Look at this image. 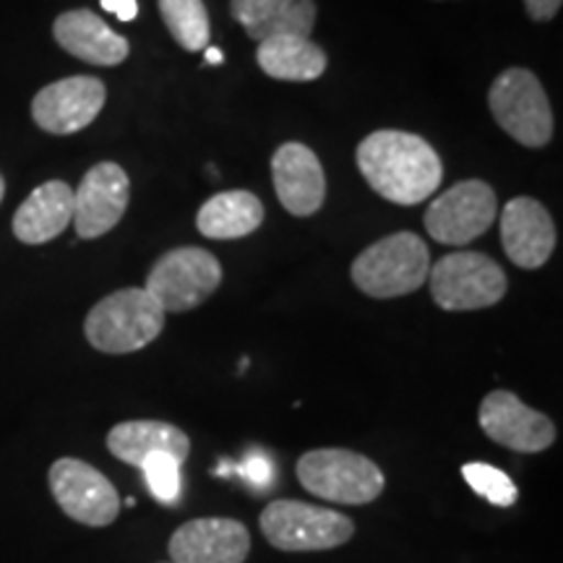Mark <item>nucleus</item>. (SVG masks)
<instances>
[{"label":"nucleus","mask_w":563,"mask_h":563,"mask_svg":"<svg viewBox=\"0 0 563 563\" xmlns=\"http://www.w3.org/2000/svg\"><path fill=\"white\" fill-rule=\"evenodd\" d=\"M357 170L382 199L415 207L431 199L443 180V165L426 139L407 131H376L357 144Z\"/></svg>","instance_id":"f257e3e1"},{"label":"nucleus","mask_w":563,"mask_h":563,"mask_svg":"<svg viewBox=\"0 0 563 563\" xmlns=\"http://www.w3.org/2000/svg\"><path fill=\"white\" fill-rule=\"evenodd\" d=\"M165 329V311L144 287H125L91 308L84 334L95 350L108 355H129L144 350Z\"/></svg>","instance_id":"f03ea898"},{"label":"nucleus","mask_w":563,"mask_h":563,"mask_svg":"<svg viewBox=\"0 0 563 563\" xmlns=\"http://www.w3.org/2000/svg\"><path fill=\"white\" fill-rule=\"evenodd\" d=\"M431 272V251L415 232H394L352 264V282L371 298L389 300L420 290Z\"/></svg>","instance_id":"7ed1b4c3"},{"label":"nucleus","mask_w":563,"mask_h":563,"mask_svg":"<svg viewBox=\"0 0 563 563\" xmlns=\"http://www.w3.org/2000/svg\"><path fill=\"white\" fill-rule=\"evenodd\" d=\"M302 488L323 501L363 506L373 504L386 488V477L376 462L350 449H313L298 460Z\"/></svg>","instance_id":"20e7f679"},{"label":"nucleus","mask_w":563,"mask_h":563,"mask_svg":"<svg viewBox=\"0 0 563 563\" xmlns=\"http://www.w3.org/2000/svg\"><path fill=\"white\" fill-rule=\"evenodd\" d=\"M262 534L272 548L285 553L332 551L350 543L355 525L344 514L292 498L272 501L258 517Z\"/></svg>","instance_id":"39448f33"},{"label":"nucleus","mask_w":563,"mask_h":563,"mask_svg":"<svg viewBox=\"0 0 563 563\" xmlns=\"http://www.w3.org/2000/svg\"><path fill=\"white\" fill-rule=\"evenodd\" d=\"M493 118L514 141L540 150L553 139V110L538 76L527 68H509L490 84Z\"/></svg>","instance_id":"423d86ee"},{"label":"nucleus","mask_w":563,"mask_h":563,"mask_svg":"<svg viewBox=\"0 0 563 563\" xmlns=\"http://www.w3.org/2000/svg\"><path fill=\"white\" fill-rule=\"evenodd\" d=\"M431 295L443 311H481L504 300L506 272L490 256L477 251H456L443 256L428 272Z\"/></svg>","instance_id":"0eeeda50"},{"label":"nucleus","mask_w":563,"mask_h":563,"mask_svg":"<svg viewBox=\"0 0 563 563\" xmlns=\"http://www.w3.org/2000/svg\"><path fill=\"white\" fill-rule=\"evenodd\" d=\"M222 285V266L203 249H175L157 258L144 290L165 313H186L201 306Z\"/></svg>","instance_id":"6e6552de"},{"label":"nucleus","mask_w":563,"mask_h":563,"mask_svg":"<svg viewBox=\"0 0 563 563\" xmlns=\"http://www.w3.org/2000/svg\"><path fill=\"white\" fill-rule=\"evenodd\" d=\"M53 498L74 522L87 527H108L121 514V496L115 485L91 464L63 456L51 467L47 475Z\"/></svg>","instance_id":"1a4fd4ad"},{"label":"nucleus","mask_w":563,"mask_h":563,"mask_svg":"<svg viewBox=\"0 0 563 563\" xmlns=\"http://www.w3.org/2000/svg\"><path fill=\"white\" fill-rule=\"evenodd\" d=\"M498 217L496 191L483 180H462L431 201L426 230L435 243L467 245L485 235Z\"/></svg>","instance_id":"9d476101"},{"label":"nucleus","mask_w":563,"mask_h":563,"mask_svg":"<svg viewBox=\"0 0 563 563\" xmlns=\"http://www.w3.org/2000/svg\"><path fill=\"white\" fill-rule=\"evenodd\" d=\"M477 420L490 441L511 449V452L538 454L555 443V426L551 418L527 407L517 394L506 389L485 394Z\"/></svg>","instance_id":"9b49d317"},{"label":"nucleus","mask_w":563,"mask_h":563,"mask_svg":"<svg viewBox=\"0 0 563 563\" xmlns=\"http://www.w3.org/2000/svg\"><path fill=\"white\" fill-rule=\"evenodd\" d=\"M108 100V89L95 76H68L47 84L32 100V118L42 131L70 136L95 123Z\"/></svg>","instance_id":"f8f14e48"},{"label":"nucleus","mask_w":563,"mask_h":563,"mask_svg":"<svg viewBox=\"0 0 563 563\" xmlns=\"http://www.w3.org/2000/svg\"><path fill=\"white\" fill-rule=\"evenodd\" d=\"M131 183L115 162H100L84 175L74 191V228L81 241H95L123 220L129 209Z\"/></svg>","instance_id":"ddd939ff"},{"label":"nucleus","mask_w":563,"mask_h":563,"mask_svg":"<svg viewBox=\"0 0 563 563\" xmlns=\"http://www.w3.org/2000/svg\"><path fill=\"white\" fill-rule=\"evenodd\" d=\"M173 563H243L251 553V534L230 517H199L180 525L167 545Z\"/></svg>","instance_id":"4468645a"},{"label":"nucleus","mask_w":563,"mask_h":563,"mask_svg":"<svg viewBox=\"0 0 563 563\" xmlns=\"http://www.w3.org/2000/svg\"><path fill=\"white\" fill-rule=\"evenodd\" d=\"M501 243L519 269H540L555 251L553 217L530 196L511 199L501 211Z\"/></svg>","instance_id":"2eb2a0df"},{"label":"nucleus","mask_w":563,"mask_h":563,"mask_svg":"<svg viewBox=\"0 0 563 563\" xmlns=\"http://www.w3.org/2000/svg\"><path fill=\"white\" fill-rule=\"evenodd\" d=\"M272 180L277 199L290 214L311 217L327 199V178L313 150L290 141L282 144L272 157Z\"/></svg>","instance_id":"dca6fc26"},{"label":"nucleus","mask_w":563,"mask_h":563,"mask_svg":"<svg viewBox=\"0 0 563 563\" xmlns=\"http://www.w3.org/2000/svg\"><path fill=\"white\" fill-rule=\"evenodd\" d=\"M53 37L66 53L102 68L121 66L131 53L129 40L112 32L97 13L87 9L60 13L53 24Z\"/></svg>","instance_id":"f3484780"},{"label":"nucleus","mask_w":563,"mask_h":563,"mask_svg":"<svg viewBox=\"0 0 563 563\" xmlns=\"http://www.w3.org/2000/svg\"><path fill=\"white\" fill-rule=\"evenodd\" d=\"M108 449L115 460L139 467L154 454H167L180 464L191 454V439L173 422L129 420L108 433Z\"/></svg>","instance_id":"a211bd4d"},{"label":"nucleus","mask_w":563,"mask_h":563,"mask_svg":"<svg viewBox=\"0 0 563 563\" xmlns=\"http://www.w3.org/2000/svg\"><path fill=\"white\" fill-rule=\"evenodd\" d=\"M74 222V188L63 180H47L26 196L13 214V235L26 245H42L58 238Z\"/></svg>","instance_id":"6ab92c4d"},{"label":"nucleus","mask_w":563,"mask_h":563,"mask_svg":"<svg viewBox=\"0 0 563 563\" xmlns=\"http://www.w3.org/2000/svg\"><path fill=\"white\" fill-rule=\"evenodd\" d=\"M230 13L256 42L279 34L308 37L316 26L313 0H230Z\"/></svg>","instance_id":"aec40b11"},{"label":"nucleus","mask_w":563,"mask_h":563,"mask_svg":"<svg viewBox=\"0 0 563 563\" xmlns=\"http://www.w3.org/2000/svg\"><path fill=\"white\" fill-rule=\"evenodd\" d=\"M256 60L264 74L277 81H316L329 66L323 47L298 34H279L258 42Z\"/></svg>","instance_id":"412c9836"},{"label":"nucleus","mask_w":563,"mask_h":563,"mask_svg":"<svg viewBox=\"0 0 563 563\" xmlns=\"http://www.w3.org/2000/svg\"><path fill=\"white\" fill-rule=\"evenodd\" d=\"M264 203L251 191H222L203 203L196 228L211 241H238L262 228Z\"/></svg>","instance_id":"4be33fe9"},{"label":"nucleus","mask_w":563,"mask_h":563,"mask_svg":"<svg viewBox=\"0 0 563 563\" xmlns=\"http://www.w3.org/2000/svg\"><path fill=\"white\" fill-rule=\"evenodd\" d=\"M159 13L183 51L199 53L209 45V13L203 0H159Z\"/></svg>","instance_id":"5701e85b"},{"label":"nucleus","mask_w":563,"mask_h":563,"mask_svg":"<svg viewBox=\"0 0 563 563\" xmlns=\"http://www.w3.org/2000/svg\"><path fill=\"white\" fill-rule=\"evenodd\" d=\"M464 481H467L470 488H473L477 496H483L485 501H490L493 506H501V509H509V506L517 504L519 490L517 485L504 470L493 467V464H483V462H470L462 467Z\"/></svg>","instance_id":"b1692460"},{"label":"nucleus","mask_w":563,"mask_h":563,"mask_svg":"<svg viewBox=\"0 0 563 563\" xmlns=\"http://www.w3.org/2000/svg\"><path fill=\"white\" fill-rule=\"evenodd\" d=\"M180 467L183 464L178 460L167 454H154L141 464V473L146 477V485L159 501L173 504L180 493Z\"/></svg>","instance_id":"393cba45"},{"label":"nucleus","mask_w":563,"mask_h":563,"mask_svg":"<svg viewBox=\"0 0 563 563\" xmlns=\"http://www.w3.org/2000/svg\"><path fill=\"white\" fill-rule=\"evenodd\" d=\"M563 0H525V9L532 21H551L561 11Z\"/></svg>","instance_id":"a878e982"},{"label":"nucleus","mask_w":563,"mask_h":563,"mask_svg":"<svg viewBox=\"0 0 563 563\" xmlns=\"http://www.w3.org/2000/svg\"><path fill=\"white\" fill-rule=\"evenodd\" d=\"M102 9L115 13L121 21H133L139 16V3L136 0H100Z\"/></svg>","instance_id":"bb28decb"},{"label":"nucleus","mask_w":563,"mask_h":563,"mask_svg":"<svg viewBox=\"0 0 563 563\" xmlns=\"http://www.w3.org/2000/svg\"><path fill=\"white\" fill-rule=\"evenodd\" d=\"M222 60H224L222 51H217V47H209V51H207V63H222Z\"/></svg>","instance_id":"cd10ccee"},{"label":"nucleus","mask_w":563,"mask_h":563,"mask_svg":"<svg viewBox=\"0 0 563 563\" xmlns=\"http://www.w3.org/2000/svg\"><path fill=\"white\" fill-rule=\"evenodd\" d=\"M3 196H5V180L3 175H0V201H3Z\"/></svg>","instance_id":"c85d7f7f"},{"label":"nucleus","mask_w":563,"mask_h":563,"mask_svg":"<svg viewBox=\"0 0 563 563\" xmlns=\"http://www.w3.org/2000/svg\"><path fill=\"white\" fill-rule=\"evenodd\" d=\"M167 563H173V561H167Z\"/></svg>","instance_id":"c756f323"}]
</instances>
